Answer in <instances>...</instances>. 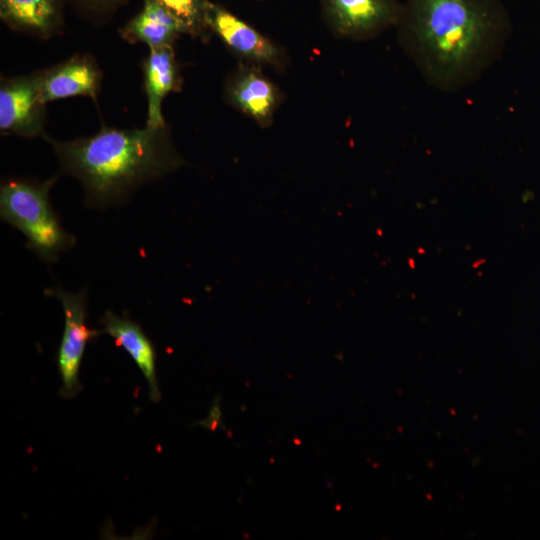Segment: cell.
<instances>
[{"instance_id": "cell-1", "label": "cell", "mask_w": 540, "mask_h": 540, "mask_svg": "<svg viewBox=\"0 0 540 540\" xmlns=\"http://www.w3.org/2000/svg\"><path fill=\"white\" fill-rule=\"evenodd\" d=\"M395 30L426 84L451 93L478 81L501 58L513 25L501 0H405Z\"/></svg>"}, {"instance_id": "cell-2", "label": "cell", "mask_w": 540, "mask_h": 540, "mask_svg": "<svg viewBox=\"0 0 540 540\" xmlns=\"http://www.w3.org/2000/svg\"><path fill=\"white\" fill-rule=\"evenodd\" d=\"M48 141L61 174L78 179L85 204L103 209L123 204L141 185L158 180L184 161L176 151L167 124L140 129L107 126L88 137Z\"/></svg>"}, {"instance_id": "cell-3", "label": "cell", "mask_w": 540, "mask_h": 540, "mask_svg": "<svg viewBox=\"0 0 540 540\" xmlns=\"http://www.w3.org/2000/svg\"><path fill=\"white\" fill-rule=\"evenodd\" d=\"M57 177L45 181L5 179L0 186L1 219L18 229L41 260L54 262L76 243L54 211L49 192Z\"/></svg>"}, {"instance_id": "cell-4", "label": "cell", "mask_w": 540, "mask_h": 540, "mask_svg": "<svg viewBox=\"0 0 540 540\" xmlns=\"http://www.w3.org/2000/svg\"><path fill=\"white\" fill-rule=\"evenodd\" d=\"M329 31L350 41L374 39L395 28L402 14L398 0H319Z\"/></svg>"}, {"instance_id": "cell-5", "label": "cell", "mask_w": 540, "mask_h": 540, "mask_svg": "<svg viewBox=\"0 0 540 540\" xmlns=\"http://www.w3.org/2000/svg\"><path fill=\"white\" fill-rule=\"evenodd\" d=\"M45 292L57 298L63 307L64 331L58 349L57 365L62 383L60 395L71 399L82 389L79 371L86 345L103 331L91 329L86 324V288L77 293L67 292L60 287Z\"/></svg>"}, {"instance_id": "cell-6", "label": "cell", "mask_w": 540, "mask_h": 540, "mask_svg": "<svg viewBox=\"0 0 540 540\" xmlns=\"http://www.w3.org/2000/svg\"><path fill=\"white\" fill-rule=\"evenodd\" d=\"M206 22L210 32L242 62L277 71L287 68L289 57L283 47L222 5L209 3Z\"/></svg>"}, {"instance_id": "cell-7", "label": "cell", "mask_w": 540, "mask_h": 540, "mask_svg": "<svg viewBox=\"0 0 540 540\" xmlns=\"http://www.w3.org/2000/svg\"><path fill=\"white\" fill-rule=\"evenodd\" d=\"M46 101L42 92V71L0 82V131L22 137L47 138Z\"/></svg>"}, {"instance_id": "cell-8", "label": "cell", "mask_w": 540, "mask_h": 540, "mask_svg": "<svg viewBox=\"0 0 540 540\" xmlns=\"http://www.w3.org/2000/svg\"><path fill=\"white\" fill-rule=\"evenodd\" d=\"M261 68L241 61L225 81L224 97L229 105L265 128L272 125L284 95Z\"/></svg>"}, {"instance_id": "cell-9", "label": "cell", "mask_w": 540, "mask_h": 540, "mask_svg": "<svg viewBox=\"0 0 540 540\" xmlns=\"http://www.w3.org/2000/svg\"><path fill=\"white\" fill-rule=\"evenodd\" d=\"M102 74L93 58L77 54L47 70H42V92L46 102L72 96L97 100Z\"/></svg>"}, {"instance_id": "cell-10", "label": "cell", "mask_w": 540, "mask_h": 540, "mask_svg": "<svg viewBox=\"0 0 540 540\" xmlns=\"http://www.w3.org/2000/svg\"><path fill=\"white\" fill-rule=\"evenodd\" d=\"M103 333H108L115 343L122 347L133 359L142 372L148 386V395L152 402L161 399L157 371L156 350L141 326L126 316H120L108 310L100 319Z\"/></svg>"}, {"instance_id": "cell-11", "label": "cell", "mask_w": 540, "mask_h": 540, "mask_svg": "<svg viewBox=\"0 0 540 540\" xmlns=\"http://www.w3.org/2000/svg\"><path fill=\"white\" fill-rule=\"evenodd\" d=\"M143 62L144 89L147 96V122L149 126H162L166 122L162 103L166 96L181 90L180 68L173 45L151 48Z\"/></svg>"}, {"instance_id": "cell-12", "label": "cell", "mask_w": 540, "mask_h": 540, "mask_svg": "<svg viewBox=\"0 0 540 540\" xmlns=\"http://www.w3.org/2000/svg\"><path fill=\"white\" fill-rule=\"evenodd\" d=\"M0 17L13 30L48 38L62 28L63 0H0Z\"/></svg>"}, {"instance_id": "cell-13", "label": "cell", "mask_w": 540, "mask_h": 540, "mask_svg": "<svg viewBox=\"0 0 540 540\" xmlns=\"http://www.w3.org/2000/svg\"><path fill=\"white\" fill-rule=\"evenodd\" d=\"M143 8L119 31L129 43H143L151 48L173 45L183 31L165 9L157 4L143 1Z\"/></svg>"}, {"instance_id": "cell-14", "label": "cell", "mask_w": 540, "mask_h": 540, "mask_svg": "<svg viewBox=\"0 0 540 540\" xmlns=\"http://www.w3.org/2000/svg\"><path fill=\"white\" fill-rule=\"evenodd\" d=\"M159 5L171 14L180 25L183 34L207 40L211 34L206 15L210 0H143Z\"/></svg>"}, {"instance_id": "cell-15", "label": "cell", "mask_w": 540, "mask_h": 540, "mask_svg": "<svg viewBox=\"0 0 540 540\" xmlns=\"http://www.w3.org/2000/svg\"><path fill=\"white\" fill-rule=\"evenodd\" d=\"M84 16L92 20L110 17L127 0H69Z\"/></svg>"}]
</instances>
